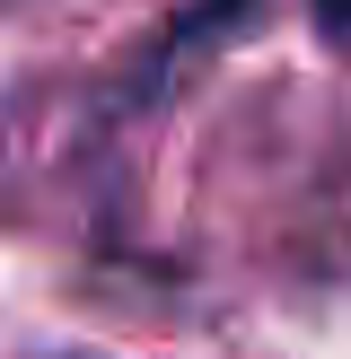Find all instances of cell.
Here are the masks:
<instances>
[{
    "instance_id": "cell-1",
    "label": "cell",
    "mask_w": 351,
    "mask_h": 359,
    "mask_svg": "<svg viewBox=\"0 0 351 359\" xmlns=\"http://www.w3.org/2000/svg\"><path fill=\"white\" fill-rule=\"evenodd\" d=\"M316 27H325L333 44H351V0H316Z\"/></svg>"
}]
</instances>
